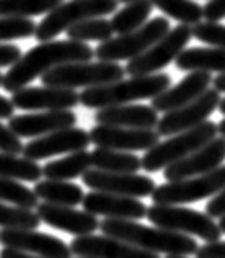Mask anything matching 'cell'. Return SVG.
I'll use <instances>...</instances> for the list:
<instances>
[{
  "instance_id": "obj_1",
  "label": "cell",
  "mask_w": 225,
  "mask_h": 258,
  "mask_svg": "<svg viewBox=\"0 0 225 258\" xmlns=\"http://www.w3.org/2000/svg\"><path fill=\"white\" fill-rule=\"evenodd\" d=\"M95 56V51L85 43L72 41H44L20 57L9 72L4 76L2 87L7 92L22 90L38 77H43L46 72L62 64L88 62Z\"/></svg>"
},
{
  "instance_id": "obj_2",
  "label": "cell",
  "mask_w": 225,
  "mask_h": 258,
  "mask_svg": "<svg viewBox=\"0 0 225 258\" xmlns=\"http://www.w3.org/2000/svg\"><path fill=\"white\" fill-rule=\"evenodd\" d=\"M100 229L103 230V235L124 240L154 253L189 256L194 255L199 248L193 237L186 234H180L162 227H148L135 221L105 219L103 222H100Z\"/></svg>"
},
{
  "instance_id": "obj_3",
  "label": "cell",
  "mask_w": 225,
  "mask_h": 258,
  "mask_svg": "<svg viewBox=\"0 0 225 258\" xmlns=\"http://www.w3.org/2000/svg\"><path fill=\"white\" fill-rule=\"evenodd\" d=\"M172 79L168 74H150L122 79L118 82L85 88L80 93V105L85 108H108L127 105L137 100L155 98L170 88Z\"/></svg>"
},
{
  "instance_id": "obj_4",
  "label": "cell",
  "mask_w": 225,
  "mask_h": 258,
  "mask_svg": "<svg viewBox=\"0 0 225 258\" xmlns=\"http://www.w3.org/2000/svg\"><path fill=\"white\" fill-rule=\"evenodd\" d=\"M217 133H219L217 124L212 121H206L189 131L175 134L170 139L159 142L152 149H148L142 157V168L145 172L165 170L168 165L188 157L189 154L215 139Z\"/></svg>"
},
{
  "instance_id": "obj_5",
  "label": "cell",
  "mask_w": 225,
  "mask_h": 258,
  "mask_svg": "<svg viewBox=\"0 0 225 258\" xmlns=\"http://www.w3.org/2000/svg\"><path fill=\"white\" fill-rule=\"evenodd\" d=\"M119 0H69L54 9L36 26L35 36L41 43L52 41L62 31H67L77 23L90 18H105L110 13H116Z\"/></svg>"
},
{
  "instance_id": "obj_6",
  "label": "cell",
  "mask_w": 225,
  "mask_h": 258,
  "mask_svg": "<svg viewBox=\"0 0 225 258\" xmlns=\"http://www.w3.org/2000/svg\"><path fill=\"white\" fill-rule=\"evenodd\" d=\"M126 69L118 62H72L62 64L46 72L41 77V82L46 87H59V88H75L79 87H98L118 82L124 79Z\"/></svg>"
},
{
  "instance_id": "obj_7",
  "label": "cell",
  "mask_w": 225,
  "mask_h": 258,
  "mask_svg": "<svg viewBox=\"0 0 225 258\" xmlns=\"http://www.w3.org/2000/svg\"><path fill=\"white\" fill-rule=\"evenodd\" d=\"M147 219L155 227L194 235L206 242L220 240L222 230L212 217L194 209L176 205H152L147 208Z\"/></svg>"
},
{
  "instance_id": "obj_8",
  "label": "cell",
  "mask_w": 225,
  "mask_h": 258,
  "mask_svg": "<svg viewBox=\"0 0 225 258\" xmlns=\"http://www.w3.org/2000/svg\"><path fill=\"white\" fill-rule=\"evenodd\" d=\"M172 30L167 18L157 17L147 22L144 26L132 33L118 35L98 44L95 49V56L105 62H118V60H132L147 51L150 46L162 39Z\"/></svg>"
},
{
  "instance_id": "obj_9",
  "label": "cell",
  "mask_w": 225,
  "mask_h": 258,
  "mask_svg": "<svg viewBox=\"0 0 225 258\" xmlns=\"http://www.w3.org/2000/svg\"><path fill=\"white\" fill-rule=\"evenodd\" d=\"M225 188V165L193 178L168 181L155 188L152 193L154 205H188L215 196Z\"/></svg>"
},
{
  "instance_id": "obj_10",
  "label": "cell",
  "mask_w": 225,
  "mask_h": 258,
  "mask_svg": "<svg viewBox=\"0 0 225 258\" xmlns=\"http://www.w3.org/2000/svg\"><path fill=\"white\" fill-rule=\"evenodd\" d=\"M191 38H193V28L180 23L155 44L150 46L147 51L142 52L140 56L129 60V64L126 66V74H129L131 77L157 74L163 67L176 60V57L185 51Z\"/></svg>"
},
{
  "instance_id": "obj_11",
  "label": "cell",
  "mask_w": 225,
  "mask_h": 258,
  "mask_svg": "<svg viewBox=\"0 0 225 258\" xmlns=\"http://www.w3.org/2000/svg\"><path fill=\"white\" fill-rule=\"evenodd\" d=\"M220 100V92H217L215 88H209L207 92H204L199 98H196L191 103L165 113V116L159 119L157 133L168 138V136L185 133L206 123L210 114L219 108Z\"/></svg>"
},
{
  "instance_id": "obj_12",
  "label": "cell",
  "mask_w": 225,
  "mask_h": 258,
  "mask_svg": "<svg viewBox=\"0 0 225 258\" xmlns=\"http://www.w3.org/2000/svg\"><path fill=\"white\" fill-rule=\"evenodd\" d=\"M85 185L93 191H103L118 196H131V198H145L155 191V181L145 175L137 173H111L90 168L82 175Z\"/></svg>"
},
{
  "instance_id": "obj_13",
  "label": "cell",
  "mask_w": 225,
  "mask_h": 258,
  "mask_svg": "<svg viewBox=\"0 0 225 258\" xmlns=\"http://www.w3.org/2000/svg\"><path fill=\"white\" fill-rule=\"evenodd\" d=\"M0 243L7 248L43 258H72L73 255L65 242L36 229H4L0 232Z\"/></svg>"
},
{
  "instance_id": "obj_14",
  "label": "cell",
  "mask_w": 225,
  "mask_h": 258,
  "mask_svg": "<svg viewBox=\"0 0 225 258\" xmlns=\"http://www.w3.org/2000/svg\"><path fill=\"white\" fill-rule=\"evenodd\" d=\"M90 133L82 127H67L60 131L41 136L33 139L23 147V155L30 160H43L47 157H54L59 154H73L80 151H87L90 146Z\"/></svg>"
},
{
  "instance_id": "obj_15",
  "label": "cell",
  "mask_w": 225,
  "mask_h": 258,
  "mask_svg": "<svg viewBox=\"0 0 225 258\" xmlns=\"http://www.w3.org/2000/svg\"><path fill=\"white\" fill-rule=\"evenodd\" d=\"M160 134L154 129H132L121 126L98 124L90 129V141L97 147L114 151H148L159 144Z\"/></svg>"
},
{
  "instance_id": "obj_16",
  "label": "cell",
  "mask_w": 225,
  "mask_h": 258,
  "mask_svg": "<svg viewBox=\"0 0 225 258\" xmlns=\"http://www.w3.org/2000/svg\"><path fill=\"white\" fill-rule=\"evenodd\" d=\"M225 160V138H215L206 146L197 149L188 157L168 165L163 170L167 181H180L199 176L219 168Z\"/></svg>"
},
{
  "instance_id": "obj_17",
  "label": "cell",
  "mask_w": 225,
  "mask_h": 258,
  "mask_svg": "<svg viewBox=\"0 0 225 258\" xmlns=\"http://www.w3.org/2000/svg\"><path fill=\"white\" fill-rule=\"evenodd\" d=\"M69 247L75 256L84 258H160L159 253L147 252L110 235L75 237Z\"/></svg>"
},
{
  "instance_id": "obj_18",
  "label": "cell",
  "mask_w": 225,
  "mask_h": 258,
  "mask_svg": "<svg viewBox=\"0 0 225 258\" xmlns=\"http://www.w3.org/2000/svg\"><path fill=\"white\" fill-rule=\"evenodd\" d=\"M12 103L15 108L26 111L33 110H70L80 103V93L72 88L59 87H25L12 93Z\"/></svg>"
},
{
  "instance_id": "obj_19",
  "label": "cell",
  "mask_w": 225,
  "mask_h": 258,
  "mask_svg": "<svg viewBox=\"0 0 225 258\" xmlns=\"http://www.w3.org/2000/svg\"><path fill=\"white\" fill-rule=\"evenodd\" d=\"M84 208L93 216H103L106 219L137 221L147 216V208L139 198L118 196L103 191H90L84 198Z\"/></svg>"
},
{
  "instance_id": "obj_20",
  "label": "cell",
  "mask_w": 225,
  "mask_h": 258,
  "mask_svg": "<svg viewBox=\"0 0 225 258\" xmlns=\"http://www.w3.org/2000/svg\"><path fill=\"white\" fill-rule=\"evenodd\" d=\"M75 124H77V114L70 110L17 114L9 119V127L18 138H41L60 129L73 127Z\"/></svg>"
},
{
  "instance_id": "obj_21",
  "label": "cell",
  "mask_w": 225,
  "mask_h": 258,
  "mask_svg": "<svg viewBox=\"0 0 225 258\" xmlns=\"http://www.w3.org/2000/svg\"><path fill=\"white\" fill-rule=\"evenodd\" d=\"M36 214L47 226L64 230V232L72 234L75 237L90 235L100 227L97 216L87 211H79V209L70 206H59V205H51V203H43V205H38Z\"/></svg>"
},
{
  "instance_id": "obj_22",
  "label": "cell",
  "mask_w": 225,
  "mask_h": 258,
  "mask_svg": "<svg viewBox=\"0 0 225 258\" xmlns=\"http://www.w3.org/2000/svg\"><path fill=\"white\" fill-rule=\"evenodd\" d=\"M212 80L214 79L210 77L209 72H191L180 84L167 88L159 97L152 98V108L157 113H168L176 110V108L185 106L196 98H199L204 92H207Z\"/></svg>"
},
{
  "instance_id": "obj_23",
  "label": "cell",
  "mask_w": 225,
  "mask_h": 258,
  "mask_svg": "<svg viewBox=\"0 0 225 258\" xmlns=\"http://www.w3.org/2000/svg\"><path fill=\"white\" fill-rule=\"evenodd\" d=\"M97 124L121 126L132 129H154L159 124V114L147 105H119L101 108L95 114Z\"/></svg>"
},
{
  "instance_id": "obj_24",
  "label": "cell",
  "mask_w": 225,
  "mask_h": 258,
  "mask_svg": "<svg viewBox=\"0 0 225 258\" xmlns=\"http://www.w3.org/2000/svg\"><path fill=\"white\" fill-rule=\"evenodd\" d=\"M180 71L219 72L225 74V49L222 47H191L175 60Z\"/></svg>"
},
{
  "instance_id": "obj_25",
  "label": "cell",
  "mask_w": 225,
  "mask_h": 258,
  "mask_svg": "<svg viewBox=\"0 0 225 258\" xmlns=\"http://www.w3.org/2000/svg\"><path fill=\"white\" fill-rule=\"evenodd\" d=\"M33 191L36 193L39 200L44 203L59 206H77L84 203L85 195L79 185L64 180H39L36 181Z\"/></svg>"
},
{
  "instance_id": "obj_26",
  "label": "cell",
  "mask_w": 225,
  "mask_h": 258,
  "mask_svg": "<svg viewBox=\"0 0 225 258\" xmlns=\"http://www.w3.org/2000/svg\"><path fill=\"white\" fill-rule=\"evenodd\" d=\"M92 154V167L111 173H135L142 168V159L131 152L97 147Z\"/></svg>"
},
{
  "instance_id": "obj_27",
  "label": "cell",
  "mask_w": 225,
  "mask_h": 258,
  "mask_svg": "<svg viewBox=\"0 0 225 258\" xmlns=\"http://www.w3.org/2000/svg\"><path fill=\"white\" fill-rule=\"evenodd\" d=\"M92 167V154L87 151L69 154L64 159L47 162L43 167V175L47 180H64L69 181L72 178L82 176Z\"/></svg>"
},
{
  "instance_id": "obj_28",
  "label": "cell",
  "mask_w": 225,
  "mask_h": 258,
  "mask_svg": "<svg viewBox=\"0 0 225 258\" xmlns=\"http://www.w3.org/2000/svg\"><path fill=\"white\" fill-rule=\"evenodd\" d=\"M152 2L150 0H134V2L127 4L124 9H121L118 13H114L111 18V26L114 33L118 35H126V33H132L144 26L147 18L152 13Z\"/></svg>"
},
{
  "instance_id": "obj_29",
  "label": "cell",
  "mask_w": 225,
  "mask_h": 258,
  "mask_svg": "<svg viewBox=\"0 0 225 258\" xmlns=\"http://www.w3.org/2000/svg\"><path fill=\"white\" fill-rule=\"evenodd\" d=\"M0 176L17 181L36 183L43 176V167L26 157H17L13 154L0 152Z\"/></svg>"
},
{
  "instance_id": "obj_30",
  "label": "cell",
  "mask_w": 225,
  "mask_h": 258,
  "mask_svg": "<svg viewBox=\"0 0 225 258\" xmlns=\"http://www.w3.org/2000/svg\"><path fill=\"white\" fill-rule=\"evenodd\" d=\"M150 2L170 18L178 20L181 25L196 26L204 18V7L194 0H150Z\"/></svg>"
},
{
  "instance_id": "obj_31",
  "label": "cell",
  "mask_w": 225,
  "mask_h": 258,
  "mask_svg": "<svg viewBox=\"0 0 225 258\" xmlns=\"http://www.w3.org/2000/svg\"><path fill=\"white\" fill-rule=\"evenodd\" d=\"M64 0H0V17L30 18L51 13Z\"/></svg>"
},
{
  "instance_id": "obj_32",
  "label": "cell",
  "mask_w": 225,
  "mask_h": 258,
  "mask_svg": "<svg viewBox=\"0 0 225 258\" xmlns=\"http://www.w3.org/2000/svg\"><path fill=\"white\" fill-rule=\"evenodd\" d=\"M111 20L106 18H90L85 22L77 23L67 30V36L72 41L87 43V41H108L113 38Z\"/></svg>"
},
{
  "instance_id": "obj_33",
  "label": "cell",
  "mask_w": 225,
  "mask_h": 258,
  "mask_svg": "<svg viewBox=\"0 0 225 258\" xmlns=\"http://www.w3.org/2000/svg\"><path fill=\"white\" fill-rule=\"evenodd\" d=\"M38 196L28 186L22 185L17 180H9L0 176V201L10 203L13 206L33 209L38 208Z\"/></svg>"
},
{
  "instance_id": "obj_34",
  "label": "cell",
  "mask_w": 225,
  "mask_h": 258,
  "mask_svg": "<svg viewBox=\"0 0 225 258\" xmlns=\"http://www.w3.org/2000/svg\"><path fill=\"white\" fill-rule=\"evenodd\" d=\"M41 219L31 209L9 206L0 201V227L4 229H38Z\"/></svg>"
},
{
  "instance_id": "obj_35",
  "label": "cell",
  "mask_w": 225,
  "mask_h": 258,
  "mask_svg": "<svg viewBox=\"0 0 225 258\" xmlns=\"http://www.w3.org/2000/svg\"><path fill=\"white\" fill-rule=\"evenodd\" d=\"M36 23L30 18L0 17V43L12 39H25L36 33Z\"/></svg>"
},
{
  "instance_id": "obj_36",
  "label": "cell",
  "mask_w": 225,
  "mask_h": 258,
  "mask_svg": "<svg viewBox=\"0 0 225 258\" xmlns=\"http://www.w3.org/2000/svg\"><path fill=\"white\" fill-rule=\"evenodd\" d=\"M193 36L197 41L225 49V25L219 22H201L193 28Z\"/></svg>"
},
{
  "instance_id": "obj_37",
  "label": "cell",
  "mask_w": 225,
  "mask_h": 258,
  "mask_svg": "<svg viewBox=\"0 0 225 258\" xmlns=\"http://www.w3.org/2000/svg\"><path fill=\"white\" fill-rule=\"evenodd\" d=\"M23 142L9 126L0 123V152L18 155L23 152Z\"/></svg>"
},
{
  "instance_id": "obj_38",
  "label": "cell",
  "mask_w": 225,
  "mask_h": 258,
  "mask_svg": "<svg viewBox=\"0 0 225 258\" xmlns=\"http://www.w3.org/2000/svg\"><path fill=\"white\" fill-rule=\"evenodd\" d=\"M194 255L196 258H225V240L206 242Z\"/></svg>"
},
{
  "instance_id": "obj_39",
  "label": "cell",
  "mask_w": 225,
  "mask_h": 258,
  "mask_svg": "<svg viewBox=\"0 0 225 258\" xmlns=\"http://www.w3.org/2000/svg\"><path fill=\"white\" fill-rule=\"evenodd\" d=\"M22 57V49L15 44L0 43V67H9L18 62Z\"/></svg>"
},
{
  "instance_id": "obj_40",
  "label": "cell",
  "mask_w": 225,
  "mask_h": 258,
  "mask_svg": "<svg viewBox=\"0 0 225 258\" xmlns=\"http://www.w3.org/2000/svg\"><path fill=\"white\" fill-rule=\"evenodd\" d=\"M204 18L206 22H220L225 18V0H209L204 5Z\"/></svg>"
},
{
  "instance_id": "obj_41",
  "label": "cell",
  "mask_w": 225,
  "mask_h": 258,
  "mask_svg": "<svg viewBox=\"0 0 225 258\" xmlns=\"http://www.w3.org/2000/svg\"><path fill=\"white\" fill-rule=\"evenodd\" d=\"M206 214L210 217H219V219L225 216V188L209 200L206 205Z\"/></svg>"
},
{
  "instance_id": "obj_42",
  "label": "cell",
  "mask_w": 225,
  "mask_h": 258,
  "mask_svg": "<svg viewBox=\"0 0 225 258\" xmlns=\"http://www.w3.org/2000/svg\"><path fill=\"white\" fill-rule=\"evenodd\" d=\"M13 111H15V106H13L12 100L5 98L4 95H0V119L2 118L10 119L13 116Z\"/></svg>"
},
{
  "instance_id": "obj_43",
  "label": "cell",
  "mask_w": 225,
  "mask_h": 258,
  "mask_svg": "<svg viewBox=\"0 0 225 258\" xmlns=\"http://www.w3.org/2000/svg\"><path fill=\"white\" fill-rule=\"evenodd\" d=\"M0 258H43V256H36L26 252H20V250H15V248L5 247L2 252H0Z\"/></svg>"
},
{
  "instance_id": "obj_44",
  "label": "cell",
  "mask_w": 225,
  "mask_h": 258,
  "mask_svg": "<svg viewBox=\"0 0 225 258\" xmlns=\"http://www.w3.org/2000/svg\"><path fill=\"white\" fill-rule=\"evenodd\" d=\"M212 84H214V88L217 92L225 93V74H219V76L212 80Z\"/></svg>"
},
{
  "instance_id": "obj_45",
  "label": "cell",
  "mask_w": 225,
  "mask_h": 258,
  "mask_svg": "<svg viewBox=\"0 0 225 258\" xmlns=\"http://www.w3.org/2000/svg\"><path fill=\"white\" fill-rule=\"evenodd\" d=\"M217 127H219V133L222 138H225V119H222L219 124H217Z\"/></svg>"
},
{
  "instance_id": "obj_46",
  "label": "cell",
  "mask_w": 225,
  "mask_h": 258,
  "mask_svg": "<svg viewBox=\"0 0 225 258\" xmlns=\"http://www.w3.org/2000/svg\"><path fill=\"white\" fill-rule=\"evenodd\" d=\"M219 227H220V230H222V234H225V216H223V217H220Z\"/></svg>"
},
{
  "instance_id": "obj_47",
  "label": "cell",
  "mask_w": 225,
  "mask_h": 258,
  "mask_svg": "<svg viewBox=\"0 0 225 258\" xmlns=\"http://www.w3.org/2000/svg\"><path fill=\"white\" fill-rule=\"evenodd\" d=\"M219 110H220V113L225 116V98H222L220 100V105H219Z\"/></svg>"
},
{
  "instance_id": "obj_48",
  "label": "cell",
  "mask_w": 225,
  "mask_h": 258,
  "mask_svg": "<svg viewBox=\"0 0 225 258\" xmlns=\"http://www.w3.org/2000/svg\"><path fill=\"white\" fill-rule=\"evenodd\" d=\"M131 4V2H134V0H119V4Z\"/></svg>"
},
{
  "instance_id": "obj_49",
  "label": "cell",
  "mask_w": 225,
  "mask_h": 258,
  "mask_svg": "<svg viewBox=\"0 0 225 258\" xmlns=\"http://www.w3.org/2000/svg\"><path fill=\"white\" fill-rule=\"evenodd\" d=\"M167 258H186V256H176V255H168Z\"/></svg>"
},
{
  "instance_id": "obj_50",
  "label": "cell",
  "mask_w": 225,
  "mask_h": 258,
  "mask_svg": "<svg viewBox=\"0 0 225 258\" xmlns=\"http://www.w3.org/2000/svg\"><path fill=\"white\" fill-rule=\"evenodd\" d=\"M2 80H4V76L0 74V87H2Z\"/></svg>"
},
{
  "instance_id": "obj_51",
  "label": "cell",
  "mask_w": 225,
  "mask_h": 258,
  "mask_svg": "<svg viewBox=\"0 0 225 258\" xmlns=\"http://www.w3.org/2000/svg\"><path fill=\"white\" fill-rule=\"evenodd\" d=\"M79 258H84V256H79Z\"/></svg>"
}]
</instances>
